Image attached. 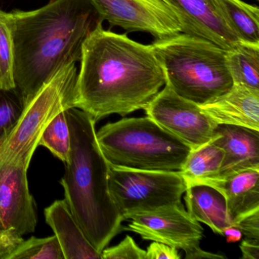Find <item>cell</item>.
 I'll return each instance as SVG.
<instances>
[{
    "mask_svg": "<svg viewBox=\"0 0 259 259\" xmlns=\"http://www.w3.org/2000/svg\"><path fill=\"white\" fill-rule=\"evenodd\" d=\"M73 107L95 122L112 114L145 110L166 84L163 66L151 45L97 24L81 46Z\"/></svg>",
    "mask_w": 259,
    "mask_h": 259,
    "instance_id": "6da1fadb",
    "label": "cell"
},
{
    "mask_svg": "<svg viewBox=\"0 0 259 259\" xmlns=\"http://www.w3.org/2000/svg\"><path fill=\"white\" fill-rule=\"evenodd\" d=\"M11 14L15 84L25 106L63 65L80 61L83 42L102 19L90 0H51Z\"/></svg>",
    "mask_w": 259,
    "mask_h": 259,
    "instance_id": "7a4b0ae2",
    "label": "cell"
},
{
    "mask_svg": "<svg viewBox=\"0 0 259 259\" xmlns=\"http://www.w3.org/2000/svg\"><path fill=\"white\" fill-rule=\"evenodd\" d=\"M71 136L69 161L60 180L65 201L89 242L102 252L124 221L109 190L108 162L97 140L96 122L82 110H66Z\"/></svg>",
    "mask_w": 259,
    "mask_h": 259,
    "instance_id": "3957f363",
    "label": "cell"
},
{
    "mask_svg": "<svg viewBox=\"0 0 259 259\" xmlns=\"http://www.w3.org/2000/svg\"><path fill=\"white\" fill-rule=\"evenodd\" d=\"M151 46L163 66L166 81L188 101L204 105L233 86L226 63L227 51L209 40L181 32L155 39Z\"/></svg>",
    "mask_w": 259,
    "mask_h": 259,
    "instance_id": "277c9868",
    "label": "cell"
},
{
    "mask_svg": "<svg viewBox=\"0 0 259 259\" xmlns=\"http://www.w3.org/2000/svg\"><path fill=\"white\" fill-rule=\"evenodd\" d=\"M96 136L109 164L125 169L180 171L192 151L148 116L109 122Z\"/></svg>",
    "mask_w": 259,
    "mask_h": 259,
    "instance_id": "5b68a950",
    "label": "cell"
},
{
    "mask_svg": "<svg viewBox=\"0 0 259 259\" xmlns=\"http://www.w3.org/2000/svg\"><path fill=\"white\" fill-rule=\"evenodd\" d=\"M77 75L76 63L68 62L25 104L17 123L0 146V163L29 167L46 127L59 113L73 107Z\"/></svg>",
    "mask_w": 259,
    "mask_h": 259,
    "instance_id": "8992f818",
    "label": "cell"
},
{
    "mask_svg": "<svg viewBox=\"0 0 259 259\" xmlns=\"http://www.w3.org/2000/svg\"><path fill=\"white\" fill-rule=\"evenodd\" d=\"M108 185L124 221L141 212L182 204L187 189L180 171L139 170L110 165Z\"/></svg>",
    "mask_w": 259,
    "mask_h": 259,
    "instance_id": "52a82bcc",
    "label": "cell"
},
{
    "mask_svg": "<svg viewBox=\"0 0 259 259\" xmlns=\"http://www.w3.org/2000/svg\"><path fill=\"white\" fill-rule=\"evenodd\" d=\"M160 127L196 149L214 139L217 124L201 107L177 95L166 81L162 91L145 109Z\"/></svg>",
    "mask_w": 259,
    "mask_h": 259,
    "instance_id": "ba28073f",
    "label": "cell"
},
{
    "mask_svg": "<svg viewBox=\"0 0 259 259\" xmlns=\"http://www.w3.org/2000/svg\"><path fill=\"white\" fill-rule=\"evenodd\" d=\"M103 21L127 31H142L155 39L182 32L181 24L164 0H90Z\"/></svg>",
    "mask_w": 259,
    "mask_h": 259,
    "instance_id": "9c48e42d",
    "label": "cell"
},
{
    "mask_svg": "<svg viewBox=\"0 0 259 259\" xmlns=\"http://www.w3.org/2000/svg\"><path fill=\"white\" fill-rule=\"evenodd\" d=\"M122 230L137 233L145 240L161 242L186 252L199 245L203 227L182 204L168 205L133 215Z\"/></svg>",
    "mask_w": 259,
    "mask_h": 259,
    "instance_id": "30bf717a",
    "label": "cell"
},
{
    "mask_svg": "<svg viewBox=\"0 0 259 259\" xmlns=\"http://www.w3.org/2000/svg\"><path fill=\"white\" fill-rule=\"evenodd\" d=\"M28 169L25 165L0 163V230L12 229L22 236L34 233L37 223Z\"/></svg>",
    "mask_w": 259,
    "mask_h": 259,
    "instance_id": "8fae6325",
    "label": "cell"
},
{
    "mask_svg": "<svg viewBox=\"0 0 259 259\" xmlns=\"http://www.w3.org/2000/svg\"><path fill=\"white\" fill-rule=\"evenodd\" d=\"M174 10L182 33L205 39L228 51L239 41L218 14L213 0H164Z\"/></svg>",
    "mask_w": 259,
    "mask_h": 259,
    "instance_id": "7c38bea8",
    "label": "cell"
},
{
    "mask_svg": "<svg viewBox=\"0 0 259 259\" xmlns=\"http://www.w3.org/2000/svg\"><path fill=\"white\" fill-rule=\"evenodd\" d=\"M199 106L217 125H239L259 131V90L233 84L214 101Z\"/></svg>",
    "mask_w": 259,
    "mask_h": 259,
    "instance_id": "4fadbf2b",
    "label": "cell"
},
{
    "mask_svg": "<svg viewBox=\"0 0 259 259\" xmlns=\"http://www.w3.org/2000/svg\"><path fill=\"white\" fill-rule=\"evenodd\" d=\"M212 142L224 151L219 177L249 168H259V131L220 124Z\"/></svg>",
    "mask_w": 259,
    "mask_h": 259,
    "instance_id": "5bb4252c",
    "label": "cell"
},
{
    "mask_svg": "<svg viewBox=\"0 0 259 259\" xmlns=\"http://www.w3.org/2000/svg\"><path fill=\"white\" fill-rule=\"evenodd\" d=\"M197 184L208 185L223 194L233 223L259 210V168L242 169Z\"/></svg>",
    "mask_w": 259,
    "mask_h": 259,
    "instance_id": "9a60e30c",
    "label": "cell"
},
{
    "mask_svg": "<svg viewBox=\"0 0 259 259\" xmlns=\"http://www.w3.org/2000/svg\"><path fill=\"white\" fill-rule=\"evenodd\" d=\"M45 219L54 230L64 259H101L74 218L65 199L57 200L45 210Z\"/></svg>",
    "mask_w": 259,
    "mask_h": 259,
    "instance_id": "2e32d148",
    "label": "cell"
},
{
    "mask_svg": "<svg viewBox=\"0 0 259 259\" xmlns=\"http://www.w3.org/2000/svg\"><path fill=\"white\" fill-rule=\"evenodd\" d=\"M185 193L187 212L194 220L222 236L226 228L233 226L225 197L219 190L208 185L192 184Z\"/></svg>",
    "mask_w": 259,
    "mask_h": 259,
    "instance_id": "e0dca14e",
    "label": "cell"
},
{
    "mask_svg": "<svg viewBox=\"0 0 259 259\" xmlns=\"http://www.w3.org/2000/svg\"><path fill=\"white\" fill-rule=\"evenodd\" d=\"M218 14L240 42L259 45V10L242 0H213Z\"/></svg>",
    "mask_w": 259,
    "mask_h": 259,
    "instance_id": "ac0fdd59",
    "label": "cell"
},
{
    "mask_svg": "<svg viewBox=\"0 0 259 259\" xmlns=\"http://www.w3.org/2000/svg\"><path fill=\"white\" fill-rule=\"evenodd\" d=\"M226 63L233 84L259 90V45L239 42L226 51Z\"/></svg>",
    "mask_w": 259,
    "mask_h": 259,
    "instance_id": "d6986e66",
    "label": "cell"
},
{
    "mask_svg": "<svg viewBox=\"0 0 259 259\" xmlns=\"http://www.w3.org/2000/svg\"><path fill=\"white\" fill-rule=\"evenodd\" d=\"M224 156V151L212 142L192 150L180 171L186 186L219 177Z\"/></svg>",
    "mask_w": 259,
    "mask_h": 259,
    "instance_id": "ffe728a7",
    "label": "cell"
},
{
    "mask_svg": "<svg viewBox=\"0 0 259 259\" xmlns=\"http://www.w3.org/2000/svg\"><path fill=\"white\" fill-rule=\"evenodd\" d=\"M14 64L13 16L0 10V89H16Z\"/></svg>",
    "mask_w": 259,
    "mask_h": 259,
    "instance_id": "44dd1931",
    "label": "cell"
},
{
    "mask_svg": "<svg viewBox=\"0 0 259 259\" xmlns=\"http://www.w3.org/2000/svg\"><path fill=\"white\" fill-rule=\"evenodd\" d=\"M39 145L48 148L63 163L69 161L71 136L66 110L59 113L46 127L39 141Z\"/></svg>",
    "mask_w": 259,
    "mask_h": 259,
    "instance_id": "7402d4cb",
    "label": "cell"
},
{
    "mask_svg": "<svg viewBox=\"0 0 259 259\" xmlns=\"http://www.w3.org/2000/svg\"><path fill=\"white\" fill-rule=\"evenodd\" d=\"M25 101L16 89H0V146L17 123Z\"/></svg>",
    "mask_w": 259,
    "mask_h": 259,
    "instance_id": "603a6c76",
    "label": "cell"
},
{
    "mask_svg": "<svg viewBox=\"0 0 259 259\" xmlns=\"http://www.w3.org/2000/svg\"><path fill=\"white\" fill-rule=\"evenodd\" d=\"M12 259H64L57 236L37 238L22 241Z\"/></svg>",
    "mask_w": 259,
    "mask_h": 259,
    "instance_id": "cb8c5ba5",
    "label": "cell"
},
{
    "mask_svg": "<svg viewBox=\"0 0 259 259\" xmlns=\"http://www.w3.org/2000/svg\"><path fill=\"white\" fill-rule=\"evenodd\" d=\"M101 259H146V251L141 248L132 236H126L118 245L104 248Z\"/></svg>",
    "mask_w": 259,
    "mask_h": 259,
    "instance_id": "d4e9b609",
    "label": "cell"
},
{
    "mask_svg": "<svg viewBox=\"0 0 259 259\" xmlns=\"http://www.w3.org/2000/svg\"><path fill=\"white\" fill-rule=\"evenodd\" d=\"M23 240L22 235L16 230H0V259H12Z\"/></svg>",
    "mask_w": 259,
    "mask_h": 259,
    "instance_id": "484cf974",
    "label": "cell"
},
{
    "mask_svg": "<svg viewBox=\"0 0 259 259\" xmlns=\"http://www.w3.org/2000/svg\"><path fill=\"white\" fill-rule=\"evenodd\" d=\"M247 239L259 240V210L241 217L233 223Z\"/></svg>",
    "mask_w": 259,
    "mask_h": 259,
    "instance_id": "4316f807",
    "label": "cell"
},
{
    "mask_svg": "<svg viewBox=\"0 0 259 259\" xmlns=\"http://www.w3.org/2000/svg\"><path fill=\"white\" fill-rule=\"evenodd\" d=\"M180 259L178 249L161 242H153L147 248L146 259Z\"/></svg>",
    "mask_w": 259,
    "mask_h": 259,
    "instance_id": "83f0119b",
    "label": "cell"
},
{
    "mask_svg": "<svg viewBox=\"0 0 259 259\" xmlns=\"http://www.w3.org/2000/svg\"><path fill=\"white\" fill-rule=\"evenodd\" d=\"M242 259H259V240L245 239L239 245Z\"/></svg>",
    "mask_w": 259,
    "mask_h": 259,
    "instance_id": "f1b7e54d",
    "label": "cell"
},
{
    "mask_svg": "<svg viewBox=\"0 0 259 259\" xmlns=\"http://www.w3.org/2000/svg\"><path fill=\"white\" fill-rule=\"evenodd\" d=\"M224 259L226 258L224 254H216V253L209 252L204 251L200 248L199 245L194 247L192 249L186 251V259Z\"/></svg>",
    "mask_w": 259,
    "mask_h": 259,
    "instance_id": "f546056e",
    "label": "cell"
},
{
    "mask_svg": "<svg viewBox=\"0 0 259 259\" xmlns=\"http://www.w3.org/2000/svg\"><path fill=\"white\" fill-rule=\"evenodd\" d=\"M223 236H226L227 242H236L241 240L242 237V233L237 227H234V226H230V227L225 229Z\"/></svg>",
    "mask_w": 259,
    "mask_h": 259,
    "instance_id": "4dcf8cb0",
    "label": "cell"
}]
</instances>
